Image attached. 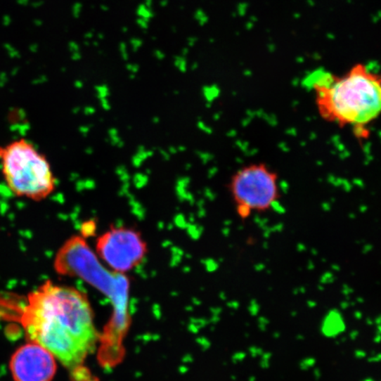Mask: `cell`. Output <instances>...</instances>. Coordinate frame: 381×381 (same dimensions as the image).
Returning <instances> with one entry per match:
<instances>
[{
  "label": "cell",
  "mask_w": 381,
  "mask_h": 381,
  "mask_svg": "<svg viewBox=\"0 0 381 381\" xmlns=\"http://www.w3.org/2000/svg\"><path fill=\"white\" fill-rule=\"evenodd\" d=\"M320 116L340 127L363 130L381 115V72L356 64L342 75L316 71L310 75Z\"/></svg>",
  "instance_id": "7a4b0ae2"
},
{
  "label": "cell",
  "mask_w": 381,
  "mask_h": 381,
  "mask_svg": "<svg viewBox=\"0 0 381 381\" xmlns=\"http://www.w3.org/2000/svg\"><path fill=\"white\" fill-rule=\"evenodd\" d=\"M53 266L58 275L79 277L116 302L126 303L127 277L106 269L82 235H72L65 241L55 255Z\"/></svg>",
  "instance_id": "277c9868"
},
{
  "label": "cell",
  "mask_w": 381,
  "mask_h": 381,
  "mask_svg": "<svg viewBox=\"0 0 381 381\" xmlns=\"http://www.w3.org/2000/svg\"><path fill=\"white\" fill-rule=\"evenodd\" d=\"M9 369L15 381H53L57 373L56 358L43 346L30 341L13 352Z\"/></svg>",
  "instance_id": "52a82bcc"
},
{
  "label": "cell",
  "mask_w": 381,
  "mask_h": 381,
  "mask_svg": "<svg viewBox=\"0 0 381 381\" xmlns=\"http://www.w3.org/2000/svg\"><path fill=\"white\" fill-rule=\"evenodd\" d=\"M0 162L6 186L20 198L41 202L56 190L50 162L25 138L0 147Z\"/></svg>",
  "instance_id": "3957f363"
},
{
  "label": "cell",
  "mask_w": 381,
  "mask_h": 381,
  "mask_svg": "<svg viewBox=\"0 0 381 381\" xmlns=\"http://www.w3.org/2000/svg\"><path fill=\"white\" fill-rule=\"evenodd\" d=\"M95 252L112 271L126 273L141 264L148 254V244L134 227L113 226L96 240Z\"/></svg>",
  "instance_id": "8992f818"
},
{
  "label": "cell",
  "mask_w": 381,
  "mask_h": 381,
  "mask_svg": "<svg viewBox=\"0 0 381 381\" xmlns=\"http://www.w3.org/2000/svg\"><path fill=\"white\" fill-rule=\"evenodd\" d=\"M228 190L241 219L271 209L280 197L278 175L263 162L238 169L231 176Z\"/></svg>",
  "instance_id": "5b68a950"
},
{
  "label": "cell",
  "mask_w": 381,
  "mask_h": 381,
  "mask_svg": "<svg viewBox=\"0 0 381 381\" xmlns=\"http://www.w3.org/2000/svg\"><path fill=\"white\" fill-rule=\"evenodd\" d=\"M20 322L30 342L72 370L82 366L98 339L85 294L51 280L29 294Z\"/></svg>",
  "instance_id": "6da1fadb"
}]
</instances>
